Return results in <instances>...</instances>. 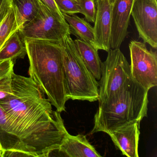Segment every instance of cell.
Instances as JSON below:
<instances>
[{
  "label": "cell",
  "mask_w": 157,
  "mask_h": 157,
  "mask_svg": "<svg viewBox=\"0 0 157 157\" xmlns=\"http://www.w3.org/2000/svg\"><path fill=\"white\" fill-rule=\"evenodd\" d=\"M12 93L0 101L13 133L33 157H49L68 133L60 113L29 77L13 75Z\"/></svg>",
  "instance_id": "6da1fadb"
},
{
  "label": "cell",
  "mask_w": 157,
  "mask_h": 157,
  "mask_svg": "<svg viewBox=\"0 0 157 157\" xmlns=\"http://www.w3.org/2000/svg\"><path fill=\"white\" fill-rule=\"evenodd\" d=\"M31 78L59 113L66 111L62 48L59 42L24 38Z\"/></svg>",
  "instance_id": "7a4b0ae2"
},
{
  "label": "cell",
  "mask_w": 157,
  "mask_h": 157,
  "mask_svg": "<svg viewBox=\"0 0 157 157\" xmlns=\"http://www.w3.org/2000/svg\"><path fill=\"white\" fill-rule=\"evenodd\" d=\"M148 91L132 79L118 93L99 104L91 134H109L117 128L147 116Z\"/></svg>",
  "instance_id": "3957f363"
},
{
  "label": "cell",
  "mask_w": 157,
  "mask_h": 157,
  "mask_svg": "<svg viewBox=\"0 0 157 157\" xmlns=\"http://www.w3.org/2000/svg\"><path fill=\"white\" fill-rule=\"evenodd\" d=\"M67 34L59 42L63 55L65 90L68 100L94 102L99 99V82L88 69Z\"/></svg>",
  "instance_id": "277c9868"
},
{
  "label": "cell",
  "mask_w": 157,
  "mask_h": 157,
  "mask_svg": "<svg viewBox=\"0 0 157 157\" xmlns=\"http://www.w3.org/2000/svg\"><path fill=\"white\" fill-rule=\"evenodd\" d=\"M132 79L130 65L120 49H110L106 60L102 62L99 103L118 93Z\"/></svg>",
  "instance_id": "5b68a950"
},
{
  "label": "cell",
  "mask_w": 157,
  "mask_h": 157,
  "mask_svg": "<svg viewBox=\"0 0 157 157\" xmlns=\"http://www.w3.org/2000/svg\"><path fill=\"white\" fill-rule=\"evenodd\" d=\"M19 30L24 39L56 42H60L66 34L71 33L68 24L58 20L41 2L37 15Z\"/></svg>",
  "instance_id": "8992f818"
},
{
  "label": "cell",
  "mask_w": 157,
  "mask_h": 157,
  "mask_svg": "<svg viewBox=\"0 0 157 157\" xmlns=\"http://www.w3.org/2000/svg\"><path fill=\"white\" fill-rule=\"evenodd\" d=\"M132 79L149 90L157 85V55L148 50L145 43L131 41L129 44Z\"/></svg>",
  "instance_id": "52a82bcc"
},
{
  "label": "cell",
  "mask_w": 157,
  "mask_h": 157,
  "mask_svg": "<svg viewBox=\"0 0 157 157\" xmlns=\"http://www.w3.org/2000/svg\"><path fill=\"white\" fill-rule=\"evenodd\" d=\"M132 16L140 38L154 49L157 48V0H134Z\"/></svg>",
  "instance_id": "ba28073f"
},
{
  "label": "cell",
  "mask_w": 157,
  "mask_h": 157,
  "mask_svg": "<svg viewBox=\"0 0 157 157\" xmlns=\"http://www.w3.org/2000/svg\"><path fill=\"white\" fill-rule=\"evenodd\" d=\"M134 0H114L111 4V48H120L127 36Z\"/></svg>",
  "instance_id": "9c48e42d"
},
{
  "label": "cell",
  "mask_w": 157,
  "mask_h": 157,
  "mask_svg": "<svg viewBox=\"0 0 157 157\" xmlns=\"http://www.w3.org/2000/svg\"><path fill=\"white\" fill-rule=\"evenodd\" d=\"M96 14L94 21V47L108 52L111 49L112 28L111 3L109 0H95Z\"/></svg>",
  "instance_id": "30bf717a"
},
{
  "label": "cell",
  "mask_w": 157,
  "mask_h": 157,
  "mask_svg": "<svg viewBox=\"0 0 157 157\" xmlns=\"http://www.w3.org/2000/svg\"><path fill=\"white\" fill-rule=\"evenodd\" d=\"M140 124L139 122H134L117 128L108 134L123 155L128 157H139Z\"/></svg>",
  "instance_id": "8fae6325"
},
{
  "label": "cell",
  "mask_w": 157,
  "mask_h": 157,
  "mask_svg": "<svg viewBox=\"0 0 157 157\" xmlns=\"http://www.w3.org/2000/svg\"><path fill=\"white\" fill-rule=\"evenodd\" d=\"M57 151L67 157H101L86 136L81 134L72 136L68 133Z\"/></svg>",
  "instance_id": "7c38bea8"
},
{
  "label": "cell",
  "mask_w": 157,
  "mask_h": 157,
  "mask_svg": "<svg viewBox=\"0 0 157 157\" xmlns=\"http://www.w3.org/2000/svg\"><path fill=\"white\" fill-rule=\"evenodd\" d=\"M76 48L91 73L97 81L101 76L102 62L97 49L90 43L77 38L74 40Z\"/></svg>",
  "instance_id": "4fadbf2b"
},
{
  "label": "cell",
  "mask_w": 157,
  "mask_h": 157,
  "mask_svg": "<svg viewBox=\"0 0 157 157\" xmlns=\"http://www.w3.org/2000/svg\"><path fill=\"white\" fill-rule=\"evenodd\" d=\"M26 55L24 39L18 29L9 37L0 49V61L11 59L15 63L16 60L24 58Z\"/></svg>",
  "instance_id": "5bb4252c"
},
{
  "label": "cell",
  "mask_w": 157,
  "mask_h": 157,
  "mask_svg": "<svg viewBox=\"0 0 157 157\" xmlns=\"http://www.w3.org/2000/svg\"><path fill=\"white\" fill-rule=\"evenodd\" d=\"M10 2L19 29L33 20L40 9L38 0H10Z\"/></svg>",
  "instance_id": "9a60e30c"
},
{
  "label": "cell",
  "mask_w": 157,
  "mask_h": 157,
  "mask_svg": "<svg viewBox=\"0 0 157 157\" xmlns=\"http://www.w3.org/2000/svg\"><path fill=\"white\" fill-rule=\"evenodd\" d=\"M62 14L69 25L71 33L76 36L78 38L94 46V30L93 27L86 20L75 14Z\"/></svg>",
  "instance_id": "2e32d148"
},
{
  "label": "cell",
  "mask_w": 157,
  "mask_h": 157,
  "mask_svg": "<svg viewBox=\"0 0 157 157\" xmlns=\"http://www.w3.org/2000/svg\"><path fill=\"white\" fill-rule=\"evenodd\" d=\"M0 147L3 151L10 150L25 151L19 139L13 133L12 131L8 124L4 110L2 109L1 105Z\"/></svg>",
  "instance_id": "e0dca14e"
},
{
  "label": "cell",
  "mask_w": 157,
  "mask_h": 157,
  "mask_svg": "<svg viewBox=\"0 0 157 157\" xmlns=\"http://www.w3.org/2000/svg\"><path fill=\"white\" fill-rule=\"evenodd\" d=\"M14 63L11 59L0 61V101L12 93L11 83Z\"/></svg>",
  "instance_id": "ac0fdd59"
},
{
  "label": "cell",
  "mask_w": 157,
  "mask_h": 157,
  "mask_svg": "<svg viewBox=\"0 0 157 157\" xmlns=\"http://www.w3.org/2000/svg\"><path fill=\"white\" fill-rule=\"evenodd\" d=\"M18 29L14 11L11 7L8 15L0 24V49L9 37Z\"/></svg>",
  "instance_id": "d6986e66"
},
{
  "label": "cell",
  "mask_w": 157,
  "mask_h": 157,
  "mask_svg": "<svg viewBox=\"0 0 157 157\" xmlns=\"http://www.w3.org/2000/svg\"><path fill=\"white\" fill-rule=\"evenodd\" d=\"M80 13L88 22L94 23L96 14L95 0H77Z\"/></svg>",
  "instance_id": "ffe728a7"
},
{
  "label": "cell",
  "mask_w": 157,
  "mask_h": 157,
  "mask_svg": "<svg viewBox=\"0 0 157 157\" xmlns=\"http://www.w3.org/2000/svg\"><path fill=\"white\" fill-rule=\"evenodd\" d=\"M55 2L62 14L72 15L80 13L77 0H55Z\"/></svg>",
  "instance_id": "44dd1931"
},
{
  "label": "cell",
  "mask_w": 157,
  "mask_h": 157,
  "mask_svg": "<svg viewBox=\"0 0 157 157\" xmlns=\"http://www.w3.org/2000/svg\"><path fill=\"white\" fill-rule=\"evenodd\" d=\"M41 3L45 6L58 20L63 22H67L64 16L59 10L55 0H38Z\"/></svg>",
  "instance_id": "7402d4cb"
},
{
  "label": "cell",
  "mask_w": 157,
  "mask_h": 157,
  "mask_svg": "<svg viewBox=\"0 0 157 157\" xmlns=\"http://www.w3.org/2000/svg\"><path fill=\"white\" fill-rule=\"evenodd\" d=\"M11 8L10 0H0V24L8 15Z\"/></svg>",
  "instance_id": "603a6c76"
},
{
  "label": "cell",
  "mask_w": 157,
  "mask_h": 157,
  "mask_svg": "<svg viewBox=\"0 0 157 157\" xmlns=\"http://www.w3.org/2000/svg\"><path fill=\"white\" fill-rule=\"evenodd\" d=\"M33 157L30 153L21 151L10 150L3 151L2 157Z\"/></svg>",
  "instance_id": "cb8c5ba5"
},
{
  "label": "cell",
  "mask_w": 157,
  "mask_h": 157,
  "mask_svg": "<svg viewBox=\"0 0 157 157\" xmlns=\"http://www.w3.org/2000/svg\"><path fill=\"white\" fill-rule=\"evenodd\" d=\"M3 151H0V157H2Z\"/></svg>",
  "instance_id": "d4e9b609"
},
{
  "label": "cell",
  "mask_w": 157,
  "mask_h": 157,
  "mask_svg": "<svg viewBox=\"0 0 157 157\" xmlns=\"http://www.w3.org/2000/svg\"><path fill=\"white\" fill-rule=\"evenodd\" d=\"M109 1H110V2H111V4H112V3H113V2L114 1V0H109Z\"/></svg>",
  "instance_id": "484cf974"
},
{
  "label": "cell",
  "mask_w": 157,
  "mask_h": 157,
  "mask_svg": "<svg viewBox=\"0 0 157 157\" xmlns=\"http://www.w3.org/2000/svg\"><path fill=\"white\" fill-rule=\"evenodd\" d=\"M0 151H2V149H1V147H0Z\"/></svg>",
  "instance_id": "4316f807"
}]
</instances>
